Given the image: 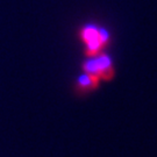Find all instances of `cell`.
<instances>
[{"label": "cell", "mask_w": 157, "mask_h": 157, "mask_svg": "<svg viewBox=\"0 0 157 157\" xmlns=\"http://www.w3.org/2000/svg\"><path fill=\"white\" fill-rule=\"evenodd\" d=\"M83 70L86 73L95 75L100 79L105 80H111L114 76L112 59L104 51L99 52L95 56L89 57V59L83 63Z\"/></svg>", "instance_id": "cell-1"}, {"label": "cell", "mask_w": 157, "mask_h": 157, "mask_svg": "<svg viewBox=\"0 0 157 157\" xmlns=\"http://www.w3.org/2000/svg\"><path fill=\"white\" fill-rule=\"evenodd\" d=\"M101 29V27H98L94 23H87L79 29V39L84 44H86L100 36Z\"/></svg>", "instance_id": "cell-2"}, {"label": "cell", "mask_w": 157, "mask_h": 157, "mask_svg": "<svg viewBox=\"0 0 157 157\" xmlns=\"http://www.w3.org/2000/svg\"><path fill=\"white\" fill-rule=\"evenodd\" d=\"M99 83H100V78L95 75H92V73H86L82 75L77 80V87H78L80 91H84V92H87V91L94 90L99 86Z\"/></svg>", "instance_id": "cell-3"}]
</instances>
